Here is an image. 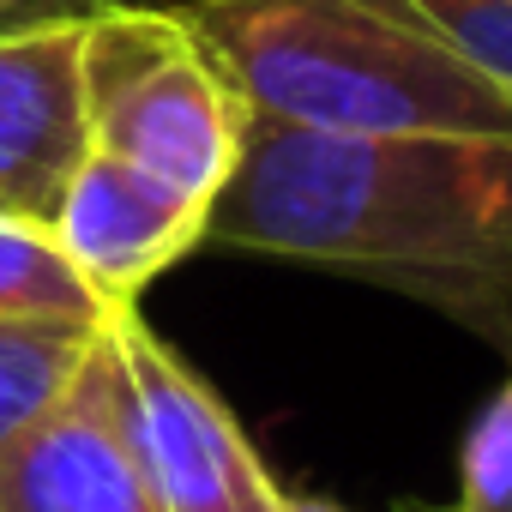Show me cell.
<instances>
[{
    "mask_svg": "<svg viewBox=\"0 0 512 512\" xmlns=\"http://www.w3.org/2000/svg\"><path fill=\"white\" fill-rule=\"evenodd\" d=\"M205 247L398 290L512 356V139H332L247 115Z\"/></svg>",
    "mask_w": 512,
    "mask_h": 512,
    "instance_id": "6da1fadb",
    "label": "cell"
},
{
    "mask_svg": "<svg viewBox=\"0 0 512 512\" xmlns=\"http://www.w3.org/2000/svg\"><path fill=\"white\" fill-rule=\"evenodd\" d=\"M175 13L260 121L332 139H512V91L380 0H187Z\"/></svg>",
    "mask_w": 512,
    "mask_h": 512,
    "instance_id": "7a4b0ae2",
    "label": "cell"
},
{
    "mask_svg": "<svg viewBox=\"0 0 512 512\" xmlns=\"http://www.w3.org/2000/svg\"><path fill=\"white\" fill-rule=\"evenodd\" d=\"M85 115L97 151L145 169L205 211L235 175L247 133V103L187 19L145 0L85 25Z\"/></svg>",
    "mask_w": 512,
    "mask_h": 512,
    "instance_id": "3957f363",
    "label": "cell"
},
{
    "mask_svg": "<svg viewBox=\"0 0 512 512\" xmlns=\"http://www.w3.org/2000/svg\"><path fill=\"white\" fill-rule=\"evenodd\" d=\"M109 320L67 392L0 458V512H163L133 422V380Z\"/></svg>",
    "mask_w": 512,
    "mask_h": 512,
    "instance_id": "277c9868",
    "label": "cell"
},
{
    "mask_svg": "<svg viewBox=\"0 0 512 512\" xmlns=\"http://www.w3.org/2000/svg\"><path fill=\"white\" fill-rule=\"evenodd\" d=\"M115 344L133 380V422L163 512H284V482L253 452L229 404L139 320L115 308Z\"/></svg>",
    "mask_w": 512,
    "mask_h": 512,
    "instance_id": "5b68a950",
    "label": "cell"
},
{
    "mask_svg": "<svg viewBox=\"0 0 512 512\" xmlns=\"http://www.w3.org/2000/svg\"><path fill=\"white\" fill-rule=\"evenodd\" d=\"M49 235L109 308H139V296L175 260L205 247V205L91 145L61 187Z\"/></svg>",
    "mask_w": 512,
    "mask_h": 512,
    "instance_id": "8992f818",
    "label": "cell"
},
{
    "mask_svg": "<svg viewBox=\"0 0 512 512\" xmlns=\"http://www.w3.org/2000/svg\"><path fill=\"white\" fill-rule=\"evenodd\" d=\"M85 151V25L7 37L0 43V205L49 223Z\"/></svg>",
    "mask_w": 512,
    "mask_h": 512,
    "instance_id": "52a82bcc",
    "label": "cell"
},
{
    "mask_svg": "<svg viewBox=\"0 0 512 512\" xmlns=\"http://www.w3.org/2000/svg\"><path fill=\"white\" fill-rule=\"evenodd\" d=\"M0 314L7 320L103 326L115 308L73 272V260L55 247L49 223L19 217V211L0 205Z\"/></svg>",
    "mask_w": 512,
    "mask_h": 512,
    "instance_id": "ba28073f",
    "label": "cell"
},
{
    "mask_svg": "<svg viewBox=\"0 0 512 512\" xmlns=\"http://www.w3.org/2000/svg\"><path fill=\"white\" fill-rule=\"evenodd\" d=\"M103 326H67V320H7L0 314V458L19 434L37 428V416L67 392L85 350Z\"/></svg>",
    "mask_w": 512,
    "mask_h": 512,
    "instance_id": "9c48e42d",
    "label": "cell"
},
{
    "mask_svg": "<svg viewBox=\"0 0 512 512\" xmlns=\"http://www.w3.org/2000/svg\"><path fill=\"white\" fill-rule=\"evenodd\" d=\"M512 362V356H506ZM446 512H512V368L500 392L470 416L458 452V500Z\"/></svg>",
    "mask_w": 512,
    "mask_h": 512,
    "instance_id": "30bf717a",
    "label": "cell"
},
{
    "mask_svg": "<svg viewBox=\"0 0 512 512\" xmlns=\"http://www.w3.org/2000/svg\"><path fill=\"white\" fill-rule=\"evenodd\" d=\"M380 7H398L404 19L428 25L500 91H512V0H380Z\"/></svg>",
    "mask_w": 512,
    "mask_h": 512,
    "instance_id": "8fae6325",
    "label": "cell"
},
{
    "mask_svg": "<svg viewBox=\"0 0 512 512\" xmlns=\"http://www.w3.org/2000/svg\"><path fill=\"white\" fill-rule=\"evenodd\" d=\"M115 7H127V0H0V43L49 25H91Z\"/></svg>",
    "mask_w": 512,
    "mask_h": 512,
    "instance_id": "7c38bea8",
    "label": "cell"
},
{
    "mask_svg": "<svg viewBox=\"0 0 512 512\" xmlns=\"http://www.w3.org/2000/svg\"><path fill=\"white\" fill-rule=\"evenodd\" d=\"M284 512H350V506H338V500H326V494H296V488H284Z\"/></svg>",
    "mask_w": 512,
    "mask_h": 512,
    "instance_id": "4fadbf2b",
    "label": "cell"
},
{
    "mask_svg": "<svg viewBox=\"0 0 512 512\" xmlns=\"http://www.w3.org/2000/svg\"><path fill=\"white\" fill-rule=\"evenodd\" d=\"M392 512H446V506H434V500H398Z\"/></svg>",
    "mask_w": 512,
    "mask_h": 512,
    "instance_id": "5bb4252c",
    "label": "cell"
}]
</instances>
